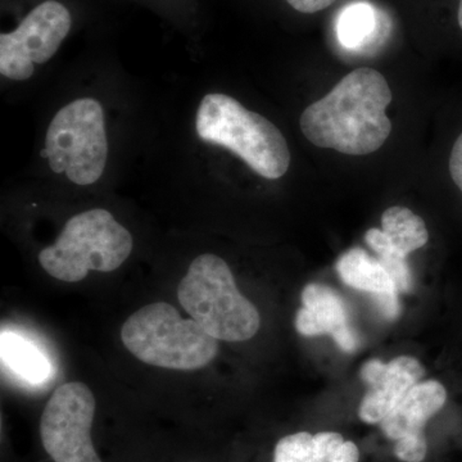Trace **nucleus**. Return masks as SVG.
Segmentation results:
<instances>
[{
	"label": "nucleus",
	"mask_w": 462,
	"mask_h": 462,
	"mask_svg": "<svg viewBox=\"0 0 462 462\" xmlns=\"http://www.w3.org/2000/svg\"><path fill=\"white\" fill-rule=\"evenodd\" d=\"M391 88L374 69H357L300 116V130L316 147L349 156L374 153L387 142Z\"/></svg>",
	"instance_id": "obj_1"
},
{
	"label": "nucleus",
	"mask_w": 462,
	"mask_h": 462,
	"mask_svg": "<svg viewBox=\"0 0 462 462\" xmlns=\"http://www.w3.org/2000/svg\"><path fill=\"white\" fill-rule=\"evenodd\" d=\"M202 141L238 154L254 172L269 180L281 179L291 165V151L281 130L238 100L220 93L207 94L197 112Z\"/></svg>",
	"instance_id": "obj_2"
},
{
	"label": "nucleus",
	"mask_w": 462,
	"mask_h": 462,
	"mask_svg": "<svg viewBox=\"0 0 462 462\" xmlns=\"http://www.w3.org/2000/svg\"><path fill=\"white\" fill-rule=\"evenodd\" d=\"M182 309L217 340L245 342L261 327L256 306L240 294L229 264L212 254H200L178 288Z\"/></svg>",
	"instance_id": "obj_3"
},
{
	"label": "nucleus",
	"mask_w": 462,
	"mask_h": 462,
	"mask_svg": "<svg viewBox=\"0 0 462 462\" xmlns=\"http://www.w3.org/2000/svg\"><path fill=\"white\" fill-rule=\"evenodd\" d=\"M121 339L142 363L181 372L202 369L218 354L217 339L165 302L151 303L129 316Z\"/></svg>",
	"instance_id": "obj_4"
},
{
	"label": "nucleus",
	"mask_w": 462,
	"mask_h": 462,
	"mask_svg": "<svg viewBox=\"0 0 462 462\" xmlns=\"http://www.w3.org/2000/svg\"><path fill=\"white\" fill-rule=\"evenodd\" d=\"M133 236L106 209L69 218L56 243L42 249L39 263L57 281L78 282L90 272L111 273L132 254Z\"/></svg>",
	"instance_id": "obj_5"
},
{
	"label": "nucleus",
	"mask_w": 462,
	"mask_h": 462,
	"mask_svg": "<svg viewBox=\"0 0 462 462\" xmlns=\"http://www.w3.org/2000/svg\"><path fill=\"white\" fill-rule=\"evenodd\" d=\"M51 169L78 185L98 181L107 163L105 112L98 100L76 99L57 112L45 136Z\"/></svg>",
	"instance_id": "obj_6"
},
{
	"label": "nucleus",
	"mask_w": 462,
	"mask_h": 462,
	"mask_svg": "<svg viewBox=\"0 0 462 462\" xmlns=\"http://www.w3.org/2000/svg\"><path fill=\"white\" fill-rule=\"evenodd\" d=\"M75 23L74 9L63 0H39L11 32L0 33V74L26 81L35 65L47 63Z\"/></svg>",
	"instance_id": "obj_7"
},
{
	"label": "nucleus",
	"mask_w": 462,
	"mask_h": 462,
	"mask_svg": "<svg viewBox=\"0 0 462 462\" xmlns=\"http://www.w3.org/2000/svg\"><path fill=\"white\" fill-rule=\"evenodd\" d=\"M96 409V397L84 383H66L54 391L41 420L42 447L53 462H102L90 434Z\"/></svg>",
	"instance_id": "obj_8"
},
{
	"label": "nucleus",
	"mask_w": 462,
	"mask_h": 462,
	"mask_svg": "<svg viewBox=\"0 0 462 462\" xmlns=\"http://www.w3.org/2000/svg\"><path fill=\"white\" fill-rule=\"evenodd\" d=\"M447 401L446 388L437 380L416 384L380 421V430L394 440V455L403 462L424 461L428 452L424 428Z\"/></svg>",
	"instance_id": "obj_9"
},
{
	"label": "nucleus",
	"mask_w": 462,
	"mask_h": 462,
	"mask_svg": "<svg viewBox=\"0 0 462 462\" xmlns=\"http://www.w3.org/2000/svg\"><path fill=\"white\" fill-rule=\"evenodd\" d=\"M424 375V366L411 356H400L388 364L380 360L365 364L361 376L367 391L358 407L361 420L380 424Z\"/></svg>",
	"instance_id": "obj_10"
},
{
	"label": "nucleus",
	"mask_w": 462,
	"mask_h": 462,
	"mask_svg": "<svg viewBox=\"0 0 462 462\" xmlns=\"http://www.w3.org/2000/svg\"><path fill=\"white\" fill-rule=\"evenodd\" d=\"M302 305L294 322L298 333L306 337L329 334L348 354L358 348L360 338L352 328L348 307L338 291L320 282H311L303 288Z\"/></svg>",
	"instance_id": "obj_11"
},
{
	"label": "nucleus",
	"mask_w": 462,
	"mask_h": 462,
	"mask_svg": "<svg viewBox=\"0 0 462 462\" xmlns=\"http://www.w3.org/2000/svg\"><path fill=\"white\" fill-rule=\"evenodd\" d=\"M360 451L352 440L336 431H307L282 438L273 451V462H358Z\"/></svg>",
	"instance_id": "obj_12"
},
{
	"label": "nucleus",
	"mask_w": 462,
	"mask_h": 462,
	"mask_svg": "<svg viewBox=\"0 0 462 462\" xmlns=\"http://www.w3.org/2000/svg\"><path fill=\"white\" fill-rule=\"evenodd\" d=\"M336 270L340 281L357 291L372 294L397 291L379 260L370 256L363 248H352L343 254L337 261Z\"/></svg>",
	"instance_id": "obj_13"
},
{
	"label": "nucleus",
	"mask_w": 462,
	"mask_h": 462,
	"mask_svg": "<svg viewBox=\"0 0 462 462\" xmlns=\"http://www.w3.org/2000/svg\"><path fill=\"white\" fill-rule=\"evenodd\" d=\"M382 226L392 247L403 257L424 247L430 240L424 220L404 207L393 206L384 211Z\"/></svg>",
	"instance_id": "obj_14"
},
{
	"label": "nucleus",
	"mask_w": 462,
	"mask_h": 462,
	"mask_svg": "<svg viewBox=\"0 0 462 462\" xmlns=\"http://www.w3.org/2000/svg\"><path fill=\"white\" fill-rule=\"evenodd\" d=\"M2 357L14 373L29 382H44L50 375L51 365L45 356L14 334L2 333Z\"/></svg>",
	"instance_id": "obj_15"
},
{
	"label": "nucleus",
	"mask_w": 462,
	"mask_h": 462,
	"mask_svg": "<svg viewBox=\"0 0 462 462\" xmlns=\"http://www.w3.org/2000/svg\"><path fill=\"white\" fill-rule=\"evenodd\" d=\"M378 26L375 9L366 3L349 5L337 23L340 44L348 50H358L372 42Z\"/></svg>",
	"instance_id": "obj_16"
},
{
	"label": "nucleus",
	"mask_w": 462,
	"mask_h": 462,
	"mask_svg": "<svg viewBox=\"0 0 462 462\" xmlns=\"http://www.w3.org/2000/svg\"><path fill=\"white\" fill-rule=\"evenodd\" d=\"M365 242L378 254L379 263L389 273L398 291H410L412 288V276L406 257L401 256L392 247L384 231L370 229L365 234Z\"/></svg>",
	"instance_id": "obj_17"
},
{
	"label": "nucleus",
	"mask_w": 462,
	"mask_h": 462,
	"mask_svg": "<svg viewBox=\"0 0 462 462\" xmlns=\"http://www.w3.org/2000/svg\"><path fill=\"white\" fill-rule=\"evenodd\" d=\"M374 300L382 314L388 319H396L400 314V303H398V291H384V293L373 294Z\"/></svg>",
	"instance_id": "obj_18"
},
{
	"label": "nucleus",
	"mask_w": 462,
	"mask_h": 462,
	"mask_svg": "<svg viewBox=\"0 0 462 462\" xmlns=\"http://www.w3.org/2000/svg\"><path fill=\"white\" fill-rule=\"evenodd\" d=\"M449 173H451L452 180L456 187L462 193V133L456 139L454 147H452L451 156L448 161Z\"/></svg>",
	"instance_id": "obj_19"
},
{
	"label": "nucleus",
	"mask_w": 462,
	"mask_h": 462,
	"mask_svg": "<svg viewBox=\"0 0 462 462\" xmlns=\"http://www.w3.org/2000/svg\"><path fill=\"white\" fill-rule=\"evenodd\" d=\"M285 2L300 14H312L330 7L337 0H285Z\"/></svg>",
	"instance_id": "obj_20"
},
{
	"label": "nucleus",
	"mask_w": 462,
	"mask_h": 462,
	"mask_svg": "<svg viewBox=\"0 0 462 462\" xmlns=\"http://www.w3.org/2000/svg\"><path fill=\"white\" fill-rule=\"evenodd\" d=\"M151 2L158 3V5H163V3H166V5H187V3H189L190 0H151Z\"/></svg>",
	"instance_id": "obj_21"
},
{
	"label": "nucleus",
	"mask_w": 462,
	"mask_h": 462,
	"mask_svg": "<svg viewBox=\"0 0 462 462\" xmlns=\"http://www.w3.org/2000/svg\"><path fill=\"white\" fill-rule=\"evenodd\" d=\"M457 23L462 32V0H460V3H458Z\"/></svg>",
	"instance_id": "obj_22"
}]
</instances>
